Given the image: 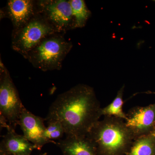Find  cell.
<instances>
[{
	"instance_id": "cell-6",
	"label": "cell",
	"mask_w": 155,
	"mask_h": 155,
	"mask_svg": "<svg viewBox=\"0 0 155 155\" xmlns=\"http://www.w3.org/2000/svg\"><path fill=\"white\" fill-rule=\"evenodd\" d=\"M37 13L58 32L74 29V19L69 0L36 1Z\"/></svg>"
},
{
	"instance_id": "cell-7",
	"label": "cell",
	"mask_w": 155,
	"mask_h": 155,
	"mask_svg": "<svg viewBox=\"0 0 155 155\" xmlns=\"http://www.w3.org/2000/svg\"><path fill=\"white\" fill-rule=\"evenodd\" d=\"M126 116L125 124L134 140L155 132V103L132 108Z\"/></svg>"
},
{
	"instance_id": "cell-14",
	"label": "cell",
	"mask_w": 155,
	"mask_h": 155,
	"mask_svg": "<svg viewBox=\"0 0 155 155\" xmlns=\"http://www.w3.org/2000/svg\"><path fill=\"white\" fill-rule=\"evenodd\" d=\"M125 85L120 88L114 101L108 105L101 109L102 116H114L126 120L127 116L123 111V97Z\"/></svg>"
},
{
	"instance_id": "cell-13",
	"label": "cell",
	"mask_w": 155,
	"mask_h": 155,
	"mask_svg": "<svg viewBox=\"0 0 155 155\" xmlns=\"http://www.w3.org/2000/svg\"><path fill=\"white\" fill-rule=\"evenodd\" d=\"M72 8L74 19V28H81L86 25L91 15V12L87 8L83 0H69Z\"/></svg>"
},
{
	"instance_id": "cell-17",
	"label": "cell",
	"mask_w": 155,
	"mask_h": 155,
	"mask_svg": "<svg viewBox=\"0 0 155 155\" xmlns=\"http://www.w3.org/2000/svg\"><path fill=\"white\" fill-rule=\"evenodd\" d=\"M145 93L146 94H155V92L147 91Z\"/></svg>"
},
{
	"instance_id": "cell-16",
	"label": "cell",
	"mask_w": 155,
	"mask_h": 155,
	"mask_svg": "<svg viewBox=\"0 0 155 155\" xmlns=\"http://www.w3.org/2000/svg\"><path fill=\"white\" fill-rule=\"evenodd\" d=\"M0 155H10L8 154L3 151L0 150Z\"/></svg>"
},
{
	"instance_id": "cell-1",
	"label": "cell",
	"mask_w": 155,
	"mask_h": 155,
	"mask_svg": "<svg viewBox=\"0 0 155 155\" xmlns=\"http://www.w3.org/2000/svg\"><path fill=\"white\" fill-rule=\"evenodd\" d=\"M101 109L93 88L77 84L58 96L45 120L60 122L67 136L84 137L99 120Z\"/></svg>"
},
{
	"instance_id": "cell-11",
	"label": "cell",
	"mask_w": 155,
	"mask_h": 155,
	"mask_svg": "<svg viewBox=\"0 0 155 155\" xmlns=\"http://www.w3.org/2000/svg\"><path fill=\"white\" fill-rule=\"evenodd\" d=\"M56 143L63 155H97L94 145L87 137L67 136Z\"/></svg>"
},
{
	"instance_id": "cell-15",
	"label": "cell",
	"mask_w": 155,
	"mask_h": 155,
	"mask_svg": "<svg viewBox=\"0 0 155 155\" xmlns=\"http://www.w3.org/2000/svg\"><path fill=\"white\" fill-rule=\"evenodd\" d=\"M48 126L46 128L45 136V138L50 141L58 139L62 137L65 131L61 123L56 121L47 122Z\"/></svg>"
},
{
	"instance_id": "cell-19",
	"label": "cell",
	"mask_w": 155,
	"mask_h": 155,
	"mask_svg": "<svg viewBox=\"0 0 155 155\" xmlns=\"http://www.w3.org/2000/svg\"><path fill=\"white\" fill-rule=\"evenodd\" d=\"M154 2H155V1H154Z\"/></svg>"
},
{
	"instance_id": "cell-12",
	"label": "cell",
	"mask_w": 155,
	"mask_h": 155,
	"mask_svg": "<svg viewBox=\"0 0 155 155\" xmlns=\"http://www.w3.org/2000/svg\"><path fill=\"white\" fill-rule=\"evenodd\" d=\"M125 155H155V132L134 139Z\"/></svg>"
},
{
	"instance_id": "cell-10",
	"label": "cell",
	"mask_w": 155,
	"mask_h": 155,
	"mask_svg": "<svg viewBox=\"0 0 155 155\" xmlns=\"http://www.w3.org/2000/svg\"><path fill=\"white\" fill-rule=\"evenodd\" d=\"M0 144V150L10 155H30L35 147L24 136L16 133L15 129L9 127Z\"/></svg>"
},
{
	"instance_id": "cell-9",
	"label": "cell",
	"mask_w": 155,
	"mask_h": 155,
	"mask_svg": "<svg viewBox=\"0 0 155 155\" xmlns=\"http://www.w3.org/2000/svg\"><path fill=\"white\" fill-rule=\"evenodd\" d=\"M45 119L35 116L24 107L19 117L18 125H20L25 138L35 147V149L40 150L43 147L50 141L45 137L46 128Z\"/></svg>"
},
{
	"instance_id": "cell-3",
	"label": "cell",
	"mask_w": 155,
	"mask_h": 155,
	"mask_svg": "<svg viewBox=\"0 0 155 155\" xmlns=\"http://www.w3.org/2000/svg\"><path fill=\"white\" fill-rule=\"evenodd\" d=\"M72 48V42L65 38L64 34L54 33L40 42L26 59L35 68L42 71L59 70Z\"/></svg>"
},
{
	"instance_id": "cell-4",
	"label": "cell",
	"mask_w": 155,
	"mask_h": 155,
	"mask_svg": "<svg viewBox=\"0 0 155 155\" xmlns=\"http://www.w3.org/2000/svg\"><path fill=\"white\" fill-rule=\"evenodd\" d=\"M24 106L14 85L8 70L1 61L0 63V121L5 126L9 123L15 129Z\"/></svg>"
},
{
	"instance_id": "cell-18",
	"label": "cell",
	"mask_w": 155,
	"mask_h": 155,
	"mask_svg": "<svg viewBox=\"0 0 155 155\" xmlns=\"http://www.w3.org/2000/svg\"><path fill=\"white\" fill-rule=\"evenodd\" d=\"M47 155V153H44L42 154L39 155Z\"/></svg>"
},
{
	"instance_id": "cell-5",
	"label": "cell",
	"mask_w": 155,
	"mask_h": 155,
	"mask_svg": "<svg viewBox=\"0 0 155 155\" xmlns=\"http://www.w3.org/2000/svg\"><path fill=\"white\" fill-rule=\"evenodd\" d=\"M55 33L58 32L37 13L26 25L18 30L12 31V48L26 59L40 42Z\"/></svg>"
},
{
	"instance_id": "cell-8",
	"label": "cell",
	"mask_w": 155,
	"mask_h": 155,
	"mask_svg": "<svg viewBox=\"0 0 155 155\" xmlns=\"http://www.w3.org/2000/svg\"><path fill=\"white\" fill-rule=\"evenodd\" d=\"M36 14V1L9 0L5 7L1 9V18H9L13 31H15L26 25Z\"/></svg>"
},
{
	"instance_id": "cell-2",
	"label": "cell",
	"mask_w": 155,
	"mask_h": 155,
	"mask_svg": "<svg viewBox=\"0 0 155 155\" xmlns=\"http://www.w3.org/2000/svg\"><path fill=\"white\" fill-rule=\"evenodd\" d=\"M94 145L97 155H125L134 138L123 119L104 116L86 136Z\"/></svg>"
}]
</instances>
